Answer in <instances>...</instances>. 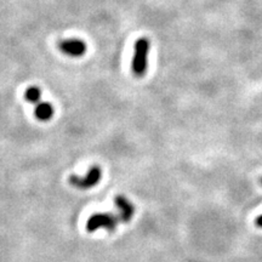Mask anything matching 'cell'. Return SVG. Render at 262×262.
<instances>
[{"label": "cell", "mask_w": 262, "mask_h": 262, "mask_svg": "<svg viewBox=\"0 0 262 262\" xmlns=\"http://www.w3.org/2000/svg\"><path fill=\"white\" fill-rule=\"evenodd\" d=\"M35 117L38 120L40 121H48L50 120L54 115V107L49 102H39V103L35 106L34 109Z\"/></svg>", "instance_id": "obj_6"}, {"label": "cell", "mask_w": 262, "mask_h": 262, "mask_svg": "<svg viewBox=\"0 0 262 262\" xmlns=\"http://www.w3.org/2000/svg\"><path fill=\"white\" fill-rule=\"evenodd\" d=\"M24 98H26V101L29 102V103L38 104L40 102V98H41L40 89L37 87H28V89L26 90V92H24Z\"/></svg>", "instance_id": "obj_7"}, {"label": "cell", "mask_w": 262, "mask_h": 262, "mask_svg": "<svg viewBox=\"0 0 262 262\" xmlns=\"http://www.w3.org/2000/svg\"><path fill=\"white\" fill-rule=\"evenodd\" d=\"M119 217L115 216L112 212H98L93 214L92 216L87 220V230L89 232H95L98 228H106L107 231H114L118 226Z\"/></svg>", "instance_id": "obj_2"}, {"label": "cell", "mask_w": 262, "mask_h": 262, "mask_svg": "<svg viewBox=\"0 0 262 262\" xmlns=\"http://www.w3.org/2000/svg\"><path fill=\"white\" fill-rule=\"evenodd\" d=\"M59 48L63 54L72 57H81L87 52V45L84 41L79 39L62 40L59 44Z\"/></svg>", "instance_id": "obj_4"}, {"label": "cell", "mask_w": 262, "mask_h": 262, "mask_svg": "<svg viewBox=\"0 0 262 262\" xmlns=\"http://www.w3.org/2000/svg\"><path fill=\"white\" fill-rule=\"evenodd\" d=\"M148 52H150V40L147 38H140L135 43L134 59H132L131 68L132 73L141 78L147 72L148 65Z\"/></svg>", "instance_id": "obj_1"}, {"label": "cell", "mask_w": 262, "mask_h": 262, "mask_svg": "<svg viewBox=\"0 0 262 262\" xmlns=\"http://www.w3.org/2000/svg\"><path fill=\"white\" fill-rule=\"evenodd\" d=\"M115 206L119 209V219L124 222H129L134 216L135 209L132 204L124 195H117L114 198Z\"/></svg>", "instance_id": "obj_5"}, {"label": "cell", "mask_w": 262, "mask_h": 262, "mask_svg": "<svg viewBox=\"0 0 262 262\" xmlns=\"http://www.w3.org/2000/svg\"><path fill=\"white\" fill-rule=\"evenodd\" d=\"M261 183H262V178H261Z\"/></svg>", "instance_id": "obj_9"}, {"label": "cell", "mask_w": 262, "mask_h": 262, "mask_svg": "<svg viewBox=\"0 0 262 262\" xmlns=\"http://www.w3.org/2000/svg\"><path fill=\"white\" fill-rule=\"evenodd\" d=\"M101 169L95 165L87 172V176L85 177H79L78 175H71L70 176V183L72 186L78 187V188L82 189H87V188H92L93 186L98 183L101 180Z\"/></svg>", "instance_id": "obj_3"}, {"label": "cell", "mask_w": 262, "mask_h": 262, "mask_svg": "<svg viewBox=\"0 0 262 262\" xmlns=\"http://www.w3.org/2000/svg\"><path fill=\"white\" fill-rule=\"evenodd\" d=\"M256 226H258V227L262 228V215H261V216H259L258 219H256Z\"/></svg>", "instance_id": "obj_8"}]
</instances>
